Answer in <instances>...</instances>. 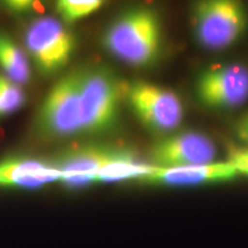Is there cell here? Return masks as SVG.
Masks as SVG:
<instances>
[{
	"label": "cell",
	"instance_id": "1",
	"mask_svg": "<svg viewBox=\"0 0 248 248\" xmlns=\"http://www.w3.org/2000/svg\"><path fill=\"white\" fill-rule=\"evenodd\" d=\"M162 23L153 8L137 6L123 12L102 35L108 53L129 66L150 67L162 48Z\"/></svg>",
	"mask_w": 248,
	"mask_h": 248
},
{
	"label": "cell",
	"instance_id": "2",
	"mask_svg": "<svg viewBox=\"0 0 248 248\" xmlns=\"http://www.w3.org/2000/svg\"><path fill=\"white\" fill-rule=\"evenodd\" d=\"M124 89L125 86L108 68L82 69L80 135H105L115 128L120 119Z\"/></svg>",
	"mask_w": 248,
	"mask_h": 248
},
{
	"label": "cell",
	"instance_id": "3",
	"mask_svg": "<svg viewBox=\"0 0 248 248\" xmlns=\"http://www.w3.org/2000/svg\"><path fill=\"white\" fill-rule=\"evenodd\" d=\"M80 76L82 69L70 71L49 90L36 116L39 139L59 141L80 135Z\"/></svg>",
	"mask_w": 248,
	"mask_h": 248
},
{
	"label": "cell",
	"instance_id": "4",
	"mask_svg": "<svg viewBox=\"0 0 248 248\" xmlns=\"http://www.w3.org/2000/svg\"><path fill=\"white\" fill-rule=\"evenodd\" d=\"M248 27V14L241 0H195L192 28L198 44L209 51L234 45Z\"/></svg>",
	"mask_w": 248,
	"mask_h": 248
},
{
	"label": "cell",
	"instance_id": "5",
	"mask_svg": "<svg viewBox=\"0 0 248 248\" xmlns=\"http://www.w3.org/2000/svg\"><path fill=\"white\" fill-rule=\"evenodd\" d=\"M30 60L43 76H53L69 63L76 49V39L58 18L38 17L24 33Z\"/></svg>",
	"mask_w": 248,
	"mask_h": 248
},
{
	"label": "cell",
	"instance_id": "6",
	"mask_svg": "<svg viewBox=\"0 0 248 248\" xmlns=\"http://www.w3.org/2000/svg\"><path fill=\"white\" fill-rule=\"evenodd\" d=\"M137 119L148 131L167 136L175 131L184 119V106L175 92L147 82H133L124 89Z\"/></svg>",
	"mask_w": 248,
	"mask_h": 248
},
{
	"label": "cell",
	"instance_id": "7",
	"mask_svg": "<svg viewBox=\"0 0 248 248\" xmlns=\"http://www.w3.org/2000/svg\"><path fill=\"white\" fill-rule=\"evenodd\" d=\"M195 95L210 109H234L248 100V67L222 64L203 70L197 77Z\"/></svg>",
	"mask_w": 248,
	"mask_h": 248
},
{
	"label": "cell",
	"instance_id": "8",
	"mask_svg": "<svg viewBox=\"0 0 248 248\" xmlns=\"http://www.w3.org/2000/svg\"><path fill=\"white\" fill-rule=\"evenodd\" d=\"M216 153L215 144L206 135L184 131L163 136L155 141L150 150V160L157 168H175L212 163Z\"/></svg>",
	"mask_w": 248,
	"mask_h": 248
},
{
	"label": "cell",
	"instance_id": "9",
	"mask_svg": "<svg viewBox=\"0 0 248 248\" xmlns=\"http://www.w3.org/2000/svg\"><path fill=\"white\" fill-rule=\"evenodd\" d=\"M113 152L114 147L104 145H84L62 152L51 163L61 173L60 183L76 190L94 184L98 172Z\"/></svg>",
	"mask_w": 248,
	"mask_h": 248
},
{
	"label": "cell",
	"instance_id": "10",
	"mask_svg": "<svg viewBox=\"0 0 248 248\" xmlns=\"http://www.w3.org/2000/svg\"><path fill=\"white\" fill-rule=\"evenodd\" d=\"M237 176L233 167L225 161L175 168L154 167L140 182L163 186H198L230 182Z\"/></svg>",
	"mask_w": 248,
	"mask_h": 248
},
{
	"label": "cell",
	"instance_id": "11",
	"mask_svg": "<svg viewBox=\"0 0 248 248\" xmlns=\"http://www.w3.org/2000/svg\"><path fill=\"white\" fill-rule=\"evenodd\" d=\"M61 173L53 164L29 157H9L0 162V187L39 188L60 182Z\"/></svg>",
	"mask_w": 248,
	"mask_h": 248
},
{
	"label": "cell",
	"instance_id": "12",
	"mask_svg": "<svg viewBox=\"0 0 248 248\" xmlns=\"http://www.w3.org/2000/svg\"><path fill=\"white\" fill-rule=\"evenodd\" d=\"M154 167L141 162L131 151L114 148L113 154L98 172L95 183H116L122 181L140 182Z\"/></svg>",
	"mask_w": 248,
	"mask_h": 248
},
{
	"label": "cell",
	"instance_id": "13",
	"mask_svg": "<svg viewBox=\"0 0 248 248\" xmlns=\"http://www.w3.org/2000/svg\"><path fill=\"white\" fill-rule=\"evenodd\" d=\"M0 68L2 75L18 85L30 80V61L27 54L11 37L0 32Z\"/></svg>",
	"mask_w": 248,
	"mask_h": 248
},
{
	"label": "cell",
	"instance_id": "14",
	"mask_svg": "<svg viewBox=\"0 0 248 248\" xmlns=\"http://www.w3.org/2000/svg\"><path fill=\"white\" fill-rule=\"evenodd\" d=\"M104 2L105 0H57L55 7L61 22L71 24L97 12Z\"/></svg>",
	"mask_w": 248,
	"mask_h": 248
},
{
	"label": "cell",
	"instance_id": "15",
	"mask_svg": "<svg viewBox=\"0 0 248 248\" xmlns=\"http://www.w3.org/2000/svg\"><path fill=\"white\" fill-rule=\"evenodd\" d=\"M26 93L22 86L4 75H0V117H4L23 107Z\"/></svg>",
	"mask_w": 248,
	"mask_h": 248
},
{
	"label": "cell",
	"instance_id": "16",
	"mask_svg": "<svg viewBox=\"0 0 248 248\" xmlns=\"http://www.w3.org/2000/svg\"><path fill=\"white\" fill-rule=\"evenodd\" d=\"M228 162L238 175L248 176V147H231L228 153Z\"/></svg>",
	"mask_w": 248,
	"mask_h": 248
},
{
	"label": "cell",
	"instance_id": "17",
	"mask_svg": "<svg viewBox=\"0 0 248 248\" xmlns=\"http://www.w3.org/2000/svg\"><path fill=\"white\" fill-rule=\"evenodd\" d=\"M0 2L12 13L23 14L36 5L37 0H0Z\"/></svg>",
	"mask_w": 248,
	"mask_h": 248
},
{
	"label": "cell",
	"instance_id": "18",
	"mask_svg": "<svg viewBox=\"0 0 248 248\" xmlns=\"http://www.w3.org/2000/svg\"><path fill=\"white\" fill-rule=\"evenodd\" d=\"M234 131L237 137L240 139L241 141L246 142L248 145V113L245 114L237 121L234 126Z\"/></svg>",
	"mask_w": 248,
	"mask_h": 248
}]
</instances>
